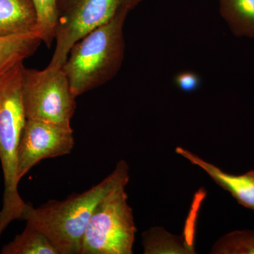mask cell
<instances>
[{"mask_svg": "<svg viewBox=\"0 0 254 254\" xmlns=\"http://www.w3.org/2000/svg\"><path fill=\"white\" fill-rule=\"evenodd\" d=\"M128 181V164L120 160L113 173L83 193L50 200L37 208L26 203L21 219L45 234L60 254H80L82 239L97 205L112 190Z\"/></svg>", "mask_w": 254, "mask_h": 254, "instance_id": "6da1fadb", "label": "cell"}, {"mask_svg": "<svg viewBox=\"0 0 254 254\" xmlns=\"http://www.w3.org/2000/svg\"><path fill=\"white\" fill-rule=\"evenodd\" d=\"M129 13L123 11L95 28L70 50L62 68L76 98L103 86L118 74L125 59L123 29Z\"/></svg>", "mask_w": 254, "mask_h": 254, "instance_id": "7a4b0ae2", "label": "cell"}, {"mask_svg": "<svg viewBox=\"0 0 254 254\" xmlns=\"http://www.w3.org/2000/svg\"><path fill=\"white\" fill-rule=\"evenodd\" d=\"M23 63L0 73V162L4 176L0 237L14 220L21 219L26 202L18 192V150L26 122L22 96Z\"/></svg>", "mask_w": 254, "mask_h": 254, "instance_id": "3957f363", "label": "cell"}, {"mask_svg": "<svg viewBox=\"0 0 254 254\" xmlns=\"http://www.w3.org/2000/svg\"><path fill=\"white\" fill-rule=\"evenodd\" d=\"M127 185L114 189L97 205L82 239L80 254H131L136 227Z\"/></svg>", "mask_w": 254, "mask_h": 254, "instance_id": "277c9868", "label": "cell"}, {"mask_svg": "<svg viewBox=\"0 0 254 254\" xmlns=\"http://www.w3.org/2000/svg\"><path fill=\"white\" fill-rule=\"evenodd\" d=\"M143 0H58L56 46L48 66L62 68L73 45L87 33L109 22L123 11L134 9Z\"/></svg>", "mask_w": 254, "mask_h": 254, "instance_id": "5b68a950", "label": "cell"}, {"mask_svg": "<svg viewBox=\"0 0 254 254\" xmlns=\"http://www.w3.org/2000/svg\"><path fill=\"white\" fill-rule=\"evenodd\" d=\"M22 96L26 120L71 127L76 97L63 68L23 67Z\"/></svg>", "mask_w": 254, "mask_h": 254, "instance_id": "8992f818", "label": "cell"}, {"mask_svg": "<svg viewBox=\"0 0 254 254\" xmlns=\"http://www.w3.org/2000/svg\"><path fill=\"white\" fill-rule=\"evenodd\" d=\"M73 146L71 127L26 120L18 150V180L42 160L69 154Z\"/></svg>", "mask_w": 254, "mask_h": 254, "instance_id": "52a82bcc", "label": "cell"}, {"mask_svg": "<svg viewBox=\"0 0 254 254\" xmlns=\"http://www.w3.org/2000/svg\"><path fill=\"white\" fill-rule=\"evenodd\" d=\"M175 152L202 169L218 186L228 191L240 205L254 211V170L244 175H230L182 147H177Z\"/></svg>", "mask_w": 254, "mask_h": 254, "instance_id": "ba28073f", "label": "cell"}, {"mask_svg": "<svg viewBox=\"0 0 254 254\" xmlns=\"http://www.w3.org/2000/svg\"><path fill=\"white\" fill-rule=\"evenodd\" d=\"M36 24L32 0H0V37L36 34Z\"/></svg>", "mask_w": 254, "mask_h": 254, "instance_id": "9c48e42d", "label": "cell"}, {"mask_svg": "<svg viewBox=\"0 0 254 254\" xmlns=\"http://www.w3.org/2000/svg\"><path fill=\"white\" fill-rule=\"evenodd\" d=\"M219 6L234 35L254 38V0H219Z\"/></svg>", "mask_w": 254, "mask_h": 254, "instance_id": "30bf717a", "label": "cell"}, {"mask_svg": "<svg viewBox=\"0 0 254 254\" xmlns=\"http://www.w3.org/2000/svg\"><path fill=\"white\" fill-rule=\"evenodd\" d=\"M41 42L36 33L0 37V73L31 56Z\"/></svg>", "mask_w": 254, "mask_h": 254, "instance_id": "8fae6325", "label": "cell"}, {"mask_svg": "<svg viewBox=\"0 0 254 254\" xmlns=\"http://www.w3.org/2000/svg\"><path fill=\"white\" fill-rule=\"evenodd\" d=\"M145 254H194L193 244L181 236H175L161 227L143 232Z\"/></svg>", "mask_w": 254, "mask_h": 254, "instance_id": "7c38bea8", "label": "cell"}, {"mask_svg": "<svg viewBox=\"0 0 254 254\" xmlns=\"http://www.w3.org/2000/svg\"><path fill=\"white\" fill-rule=\"evenodd\" d=\"M1 254H60L45 234L28 224L21 234L2 247Z\"/></svg>", "mask_w": 254, "mask_h": 254, "instance_id": "4fadbf2b", "label": "cell"}, {"mask_svg": "<svg viewBox=\"0 0 254 254\" xmlns=\"http://www.w3.org/2000/svg\"><path fill=\"white\" fill-rule=\"evenodd\" d=\"M37 15L36 34L48 48L55 41L58 0H32Z\"/></svg>", "mask_w": 254, "mask_h": 254, "instance_id": "5bb4252c", "label": "cell"}, {"mask_svg": "<svg viewBox=\"0 0 254 254\" xmlns=\"http://www.w3.org/2000/svg\"><path fill=\"white\" fill-rule=\"evenodd\" d=\"M175 83L182 91L190 93L198 88L200 79L198 75L193 71H185L177 75Z\"/></svg>", "mask_w": 254, "mask_h": 254, "instance_id": "9a60e30c", "label": "cell"}]
</instances>
